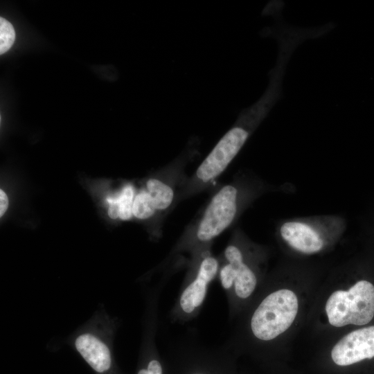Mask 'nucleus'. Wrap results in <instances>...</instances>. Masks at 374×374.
<instances>
[{"instance_id": "5", "label": "nucleus", "mask_w": 374, "mask_h": 374, "mask_svg": "<svg viewBox=\"0 0 374 374\" xmlns=\"http://www.w3.org/2000/svg\"><path fill=\"white\" fill-rule=\"evenodd\" d=\"M333 362L348 366L374 357V326L354 330L342 337L331 351Z\"/></svg>"}, {"instance_id": "13", "label": "nucleus", "mask_w": 374, "mask_h": 374, "mask_svg": "<svg viewBox=\"0 0 374 374\" xmlns=\"http://www.w3.org/2000/svg\"><path fill=\"white\" fill-rule=\"evenodd\" d=\"M15 39V32L12 25L3 17L0 18V53L3 54L10 48Z\"/></svg>"}, {"instance_id": "1", "label": "nucleus", "mask_w": 374, "mask_h": 374, "mask_svg": "<svg viewBox=\"0 0 374 374\" xmlns=\"http://www.w3.org/2000/svg\"><path fill=\"white\" fill-rule=\"evenodd\" d=\"M298 299L292 291L281 289L267 296L255 310L251 319L253 335L270 341L287 330L298 312Z\"/></svg>"}, {"instance_id": "7", "label": "nucleus", "mask_w": 374, "mask_h": 374, "mask_svg": "<svg viewBox=\"0 0 374 374\" xmlns=\"http://www.w3.org/2000/svg\"><path fill=\"white\" fill-rule=\"evenodd\" d=\"M218 269L219 263L215 258L207 256L202 260L195 278L185 287L179 298V307L185 314H193L203 303L208 286Z\"/></svg>"}, {"instance_id": "17", "label": "nucleus", "mask_w": 374, "mask_h": 374, "mask_svg": "<svg viewBox=\"0 0 374 374\" xmlns=\"http://www.w3.org/2000/svg\"><path fill=\"white\" fill-rule=\"evenodd\" d=\"M8 206V199L3 190H0V216L2 217L6 211Z\"/></svg>"}, {"instance_id": "10", "label": "nucleus", "mask_w": 374, "mask_h": 374, "mask_svg": "<svg viewBox=\"0 0 374 374\" xmlns=\"http://www.w3.org/2000/svg\"><path fill=\"white\" fill-rule=\"evenodd\" d=\"M148 193L156 210L163 211L168 208L174 199L173 189L157 179H150L147 182Z\"/></svg>"}, {"instance_id": "4", "label": "nucleus", "mask_w": 374, "mask_h": 374, "mask_svg": "<svg viewBox=\"0 0 374 374\" xmlns=\"http://www.w3.org/2000/svg\"><path fill=\"white\" fill-rule=\"evenodd\" d=\"M249 136V130L243 124L230 129L198 167L195 173L198 181L208 183L220 175L238 154Z\"/></svg>"}, {"instance_id": "9", "label": "nucleus", "mask_w": 374, "mask_h": 374, "mask_svg": "<svg viewBox=\"0 0 374 374\" xmlns=\"http://www.w3.org/2000/svg\"><path fill=\"white\" fill-rule=\"evenodd\" d=\"M224 256L234 269L235 294L240 299L248 298L256 286L257 278L255 274L244 262L242 252L236 246L233 244L227 246L224 251Z\"/></svg>"}, {"instance_id": "12", "label": "nucleus", "mask_w": 374, "mask_h": 374, "mask_svg": "<svg viewBox=\"0 0 374 374\" xmlns=\"http://www.w3.org/2000/svg\"><path fill=\"white\" fill-rule=\"evenodd\" d=\"M134 190L132 186H126L118 197L119 206V217L122 220H128L132 215L134 202Z\"/></svg>"}, {"instance_id": "18", "label": "nucleus", "mask_w": 374, "mask_h": 374, "mask_svg": "<svg viewBox=\"0 0 374 374\" xmlns=\"http://www.w3.org/2000/svg\"><path fill=\"white\" fill-rule=\"evenodd\" d=\"M186 374H214V373L208 372V371L196 369V370H193L190 372H188Z\"/></svg>"}, {"instance_id": "14", "label": "nucleus", "mask_w": 374, "mask_h": 374, "mask_svg": "<svg viewBox=\"0 0 374 374\" xmlns=\"http://www.w3.org/2000/svg\"><path fill=\"white\" fill-rule=\"evenodd\" d=\"M136 374H163V366L157 357H152L142 364Z\"/></svg>"}, {"instance_id": "3", "label": "nucleus", "mask_w": 374, "mask_h": 374, "mask_svg": "<svg viewBox=\"0 0 374 374\" xmlns=\"http://www.w3.org/2000/svg\"><path fill=\"white\" fill-rule=\"evenodd\" d=\"M238 190L226 185L219 190L210 201L199 223L196 238L201 242H208L227 229L233 221L238 207Z\"/></svg>"}, {"instance_id": "16", "label": "nucleus", "mask_w": 374, "mask_h": 374, "mask_svg": "<svg viewBox=\"0 0 374 374\" xmlns=\"http://www.w3.org/2000/svg\"><path fill=\"white\" fill-rule=\"evenodd\" d=\"M109 207L108 211L109 216L112 219H116L119 217V206L118 197L116 198H109L107 199Z\"/></svg>"}, {"instance_id": "15", "label": "nucleus", "mask_w": 374, "mask_h": 374, "mask_svg": "<svg viewBox=\"0 0 374 374\" xmlns=\"http://www.w3.org/2000/svg\"><path fill=\"white\" fill-rule=\"evenodd\" d=\"M220 279L222 286L224 290H230L233 286L235 272L231 265L227 263L221 267Z\"/></svg>"}, {"instance_id": "8", "label": "nucleus", "mask_w": 374, "mask_h": 374, "mask_svg": "<svg viewBox=\"0 0 374 374\" xmlns=\"http://www.w3.org/2000/svg\"><path fill=\"white\" fill-rule=\"evenodd\" d=\"M280 235L294 249L305 253L320 251L323 241L311 226L300 222H287L280 229Z\"/></svg>"}, {"instance_id": "2", "label": "nucleus", "mask_w": 374, "mask_h": 374, "mask_svg": "<svg viewBox=\"0 0 374 374\" xmlns=\"http://www.w3.org/2000/svg\"><path fill=\"white\" fill-rule=\"evenodd\" d=\"M326 312L335 327L362 326L374 316V286L367 280L356 283L348 291L337 290L328 298Z\"/></svg>"}, {"instance_id": "6", "label": "nucleus", "mask_w": 374, "mask_h": 374, "mask_svg": "<svg viewBox=\"0 0 374 374\" xmlns=\"http://www.w3.org/2000/svg\"><path fill=\"white\" fill-rule=\"evenodd\" d=\"M76 351L96 374H116V364L111 348L100 337L91 332L78 335Z\"/></svg>"}, {"instance_id": "11", "label": "nucleus", "mask_w": 374, "mask_h": 374, "mask_svg": "<svg viewBox=\"0 0 374 374\" xmlns=\"http://www.w3.org/2000/svg\"><path fill=\"white\" fill-rule=\"evenodd\" d=\"M156 208L147 191L138 193L134 197L132 206L133 215L139 219L150 217L156 211Z\"/></svg>"}]
</instances>
